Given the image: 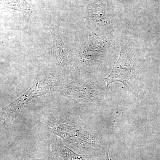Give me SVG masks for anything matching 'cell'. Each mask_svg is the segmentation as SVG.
I'll use <instances>...</instances> for the list:
<instances>
[{"label": "cell", "instance_id": "obj_6", "mask_svg": "<svg viewBox=\"0 0 160 160\" xmlns=\"http://www.w3.org/2000/svg\"><path fill=\"white\" fill-rule=\"evenodd\" d=\"M52 152L63 160H92L87 156L81 155L75 153L66 147L61 141L54 140L51 143Z\"/></svg>", "mask_w": 160, "mask_h": 160}, {"label": "cell", "instance_id": "obj_1", "mask_svg": "<svg viewBox=\"0 0 160 160\" xmlns=\"http://www.w3.org/2000/svg\"><path fill=\"white\" fill-rule=\"evenodd\" d=\"M60 82L58 75L55 73H43L38 76L30 89L9 105L2 108L1 119L6 124H12L23 107L29 101L49 93Z\"/></svg>", "mask_w": 160, "mask_h": 160}, {"label": "cell", "instance_id": "obj_4", "mask_svg": "<svg viewBox=\"0 0 160 160\" xmlns=\"http://www.w3.org/2000/svg\"><path fill=\"white\" fill-rule=\"evenodd\" d=\"M49 29L53 41V51L56 59L61 66L65 67L70 62L73 52L65 45L61 38L58 26L50 24Z\"/></svg>", "mask_w": 160, "mask_h": 160}, {"label": "cell", "instance_id": "obj_8", "mask_svg": "<svg viewBox=\"0 0 160 160\" xmlns=\"http://www.w3.org/2000/svg\"><path fill=\"white\" fill-rule=\"evenodd\" d=\"M109 150L107 151V152H106V160H110L109 158Z\"/></svg>", "mask_w": 160, "mask_h": 160}, {"label": "cell", "instance_id": "obj_7", "mask_svg": "<svg viewBox=\"0 0 160 160\" xmlns=\"http://www.w3.org/2000/svg\"><path fill=\"white\" fill-rule=\"evenodd\" d=\"M29 160H58V157L52 152V153L47 154L41 158H29Z\"/></svg>", "mask_w": 160, "mask_h": 160}, {"label": "cell", "instance_id": "obj_2", "mask_svg": "<svg viewBox=\"0 0 160 160\" xmlns=\"http://www.w3.org/2000/svg\"><path fill=\"white\" fill-rule=\"evenodd\" d=\"M49 127L51 131L57 135L68 144L79 149L87 146L99 147L104 150L102 145L90 133L81 129L74 123L62 121L52 122Z\"/></svg>", "mask_w": 160, "mask_h": 160}, {"label": "cell", "instance_id": "obj_3", "mask_svg": "<svg viewBox=\"0 0 160 160\" xmlns=\"http://www.w3.org/2000/svg\"><path fill=\"white\" fill-rule=\"evenodd\" d=\"M131 73L132 67L130 58L121 48L119 58L115 63L111 73L107 77L103 78L107 83L106 97H107V88L112 83L114 82H122L129 89V81L131 77Z\"/></svg>", "mask_w": 160, "mask_h": 160}, {"label": "cell", "instance_id": "obj_5", "mask_svg": "<svg viewBox=\"0 0 160 160\" xmlns=\"http://www.w3.org/2000/svg\"><path fill=\"white\" fill-rule=\"evenodd\" d=\"M12 9L20 12L23 15L26 23L35 11L34 5L26 0H1V10Z\"/></svg>", "mask_w": 160, "mask_h": 160}]
</instances>
